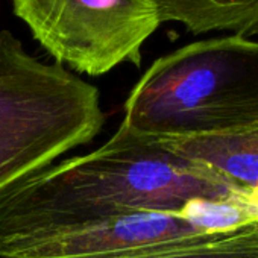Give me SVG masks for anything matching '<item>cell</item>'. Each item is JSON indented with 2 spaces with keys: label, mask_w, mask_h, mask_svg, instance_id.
I'll return each mask as SVG.
<instances>
[{
  "label": "cell",
  "mask_w": 258,
  "mask_h": 258,
  "mask_svg": "<svg viewBox=\"0 0 258 258\" xmlns=\"http://www.w3.org/2000/svg\"><path fill=\"white\" fill-rule=\"evenodd\" d=\"M237 195L211 169L120 123L99 149L49 166L0 193V247L117 216L181 213Z\"/></svg>",
  "instance_id": "obj_1"
},
{
  "label": "cell",
  "mask_w": 258,
  "mask_h": 258,
  "mask_svg": "<svg viewBox=\"0 0 258 258\" xmlns=\"http://www.w3.org/2000/svg\"><path fill=\"white\" fill-rule=\"evenodd\" d=\"M121 124L152 139L258 126V43L210 38L158 58L129 93Z\"/></svg>",
  "instance_id": "obj_2"
},
{
  "label": "cell",
  "mask_w": 258,
  "mask_h": 258,
  "mask_svg": "<svg viewBox=\"0 0 258 258\" xmlns=\"http://www.w3.org/2000/svg\"><path fill=\"white\" fill-rule=\"evenodd\" d=\"M103 123L93 84L0 31V193L90 143Z\"/></svg>",
  "instance_id": "obj_3"
},
{
  "label": "cell",
  "mask_w": 258,
  "mask_h": 258,
  "mask_svg": "<svg viewBox=\"0 0 258 258\" xmlns=\"http://www.w3.org/2000/svg\"><path fill=\"white\" fill-rule=\"evenodd\" d=\"M38 44L76 73L102 76L142 64V47L160 28L154 0H11Z\"/></svg>",
  "instance_id": "obj_4"
},
{
  "label": "cell",
  "mask_w": 258,
  "mask_h": 258,
  "mask_svg": "<svg viewBox=\"0 0 258 258\" xmlns=\"http://www.w3.org/2000/svg\"><path fill=\"white\" fill-rule=\"evenodd\" d=\"M204 232L181 213L140 211L5 244L0 258H111Z\"/></svg>",
  "instance_id": "obj_5"
},
{
  "label": "cell",
  "mask_w": 258,
  "mask_h": 258,
  "mask_svg": "<svg viewBox=\"0 0 258 258\" xmlns=\"http://www.w3.org/2000/svg\"><path fill=\"white\" fill-rule=\"evenodd\" d=\"M170 151L207 166L237 195L258 182V126L185 139H157Z\"/></svg>",
  "instance_id": "obj_6"
},
{
  "label": "cell",
  "mask_w": 258,
  "mask_h": 258,
  "mask_svg": "<svg viewBox=\"0 0 258 258\" xmlns=\"http://www.w3.org/2000/svg\"><path fill=\"white\" fill-rule=\"evenodd\" d=\"M161 23H181L193 35L234 32L237 37L258 35V0H154Z\"/></svg>",
  "instance_id": "obj_7"
},
{
  "label": "cell",
  "mask_w": 258,
  "mask_h": 258,
  "mask_svg": "<svg viewBox=\"0 0 258 258\" xmlns=\"http://www.w3.org/2000/svg\"><path fill=\"white\" fill-rule=\"evenodd\" d=\"M111 258H258V222Z\"/></svg>",
  "instance_id": "obj_8"
},
{
  "label": "cell",
  "mask_w": 258,
  "mask_h": 258,
  "mask_svg": "<svg viewBox=\"0 0 258 258\" xmlns=\"http://www.w3.org/2000/svg\"><path fill=\"white\" fill-rule=\"evenodd\" d=\"M181 214L207 232L228 231L253 222L249 210L238 199L229 201H193Z\"/></svg>",
  "instance_id": "obj_9"
},
{
  "label": "cell",
  "mask_w": 258,
  "mask_h": 258,
  "mask_svg": "<svg viewBox=\"0 0 258 258\" xmlns=\"http://www.w3.org/2000/svg\"><path fill=\"white\" fill-rule=\"evenodd\" d=\"M235 199H238L241 204H244L246 208L249 210L253 222H258V182L247 195H244L241 198H235Z\"/></svg>",
  "instance_id": "obj_10"
}]
</instances>
